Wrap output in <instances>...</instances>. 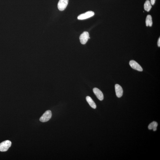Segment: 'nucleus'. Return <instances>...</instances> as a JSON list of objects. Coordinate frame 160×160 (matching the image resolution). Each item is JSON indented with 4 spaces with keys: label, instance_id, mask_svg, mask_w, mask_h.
Returning <instances> with one entry per match:
<instances>
[{
    "label": "nucleus",
    "instance_id": "4468645a",
    "mask_svg": "<svg viewBox=\"0 0 160 160\" xmlns=\"http://www.w3.org/2000/svg\"><path fill=\"white\" fill-rule=\"evenodd\" d=\"M157 44L158 47H160V37L159 38V39H158V40L157 42Z\"/></svg>",
    "mask_w": 160,
    "mask_h": 160
},
{
    "label": "nucleus",
    "instance_id": "0eeeda50",
    "mask_svg": "<svg viewBox=\"0 0 160 160\" xmlns=\"http://www.w3.org/2000/svg\"><path fill=\"white\" fill-rule=\"evenodd\" d=\"M93 90L98 99L100 101L103 100L104 98V95L102 92L99 89L97 88H94Z\"/></svg>",
    "mask_w": 160,
    "mask_h": 160
},
{
    "label": "nucleus",
    "instance_id": "6e6552de",
    "mask_svg": "<svg viewBox=\"0 0 160 160\" xmlns=\"http://www.w3.org/2000/svg\"><path fill=\"white\" fill-rule=\"evenodd\" d=\"M116 96L118 98L122 97L123 95V90L122 87L118 84H116L115 86Z\"/></svg>",
    "mask_w": 160,
    "mask_h": 160
},
{
    "label": "nucleus",
    "instance_id": "423d86ee",
    "mask_svg": "<svg viewBox=\"0 0 160 160\" xmlns=\"http://www.w3.org/2000/svg\"><path fill=\"white\" fill-rule=\"evenodd\" d=\"M129 64L130 66L134 69L140 72H142L143 70L140 65L134 60L130 61L129 62Z\"/></svg>",
    "mask_w": 160,
    "mask_h": 160
},
{
    "label": "nucleus",
    "instance_id": "f257e3e1",
    "mask_svg": "<svg viewBox=\"0 0 160 160\" xmlns=\"http://www.w3.org/2000/svg\"><path fill=\"white\" fill-rule=\"evenodd\" d=\"M11 142L9 140H6L0 144V151L5 152L7 151L11 145Z\"/></svg>",
    "mask_w": 160,
    "mask_h": 160
},
{
    "label": "nucleus",
    "instance_id": "ddd939ff",
    "mask_svg": "<svg viewBox=\"0 0 160 160\" xmlns=\"http://www.w3.org/2000/svg\"><path fill=\"white\" fill-rule=\"evenodd\" d=\"M156 0H150V3L151 5H154L155 3Z\"/></svg>",
    "mask_w": 160,
    "mask_h": 160
},
{
    "label": "nucleus",
    "instance_id": "7ed1b4c3",
    "mask_svg": "<svg viewBox=\"0 0 160 160\" xmlns=\"http://www.w3.org/2000/svg\"><path fill=\"white\" fill-rule=\"evenodd\" d=\"M95 13L94 12L92 11H88L85 13L79 15L77 19L79 20H84L90 18L93 16Z\"/></svg>",
    "mask_w": 160,
    "mask_h": 160
},
{
    "label": "nucleus",
    "instance_id": "39448f33",
    "mask_svg": "<svg viewBox=\"0 0 160 160\" xmlns=\"http://www.w3.org/2000/svg\"><path fill=\"white\" fill-rule=\"evenodd\" d=\"M68 0H59L58 4V9L60 11H63L67 6Z\"/></svg>",
    "mask_w": 160,
    "mask_h": 160
},
{
    "label": "nucleus",
    "instance_id": "f03ea898",
    "mask_svg": "<svg viewBox=\"0 0 160 160\" xmlns=\"http://www.w3.org/2000/svg\"><path fill=\"white\" fill-rule=\"evenodd\" d=\"M51 111L50 110H48L46 111L45 113L39 119L40 121L42 122H47L49 121L51 119L52 117Z\"/></svg>",
    "mask_w": 160,
    "mask_h": 160
},
{
    "label": "nucleus",
    "instance_id": "20e7f679",
    "mask_svg": "<svg viewBox=\"0 0 160 160\" xmlns=\"http://www.w3.org/2000/svg\"><path fill=\"white\" fill-rule=\"evenodd\" d=\"M89 38H90L88 33L87 32H84L80 36V42L82 44H85Z\"/></svg>",
    "mask_w": 160,
    "mask_h": 160
},
{
    "label": "nucleus",
    "instance_id": "1a4fd4ad",
    "mask_svg": "<svg viewBox=\"0 0 160 160\" xmlns=\"http://www.w3.org/2000/svg\"><path fill=\"white\" fill-rule=\"evenodd\" d=\"M86 100L91 107L95 109L96 107V105L93 100L90 96H87L86 97Z\"/></svg>",
    "mask_w": 160,
    "mask_h": 160
},
{
    "label": "nucleus",
    "instance_id": "9d476101",
    "mask_svg": "<svg viewBox=\"0 0 160 160\" xmlns=\"http://www.w3.org/2000/svg\"><path fill=\"white\" fill-rule=\"evenodd\" d=\"M144 9L146 11L149 12L150 11L152 8V5L151 4L150 1L149 0H147L146 1L144 4Z\"/></svg>",
    "mask_w": 160,
    "mask_h": 160
},
{
    "label": "nucleus",
    "instance_id": "f8f14e48",
    "mask_svg": "<svg viewBox=\"0 0 160 160\" xmlns=\"http://www.w3.org/2000/svg\"><path fill=\"white\" fill-rule=\"evenodd\" d=\"M158 125V123L157 122L153 121L149 125L148 128L149 130L153 129L154 131H156L157 129L156 128Z\"/></svg>",
    "mask_w": 160,
    "mask_h": 160
},
{
    "label": "nucleus",
    "instance_id": "9b49d317",
    "mask_svg": "<svg viewBox=\"0 0 160 160\" xmlns=\"http://www.w3.org/2000/svg\"><path fill=\"white\" fill-rule=\"evenodd\" d=\"M146 25L147 26L152 27V17L150 15H148L146 20Z\"/></svg>",
    "mask_w": 160,
    "mask_h": 160
}]
</instances>
